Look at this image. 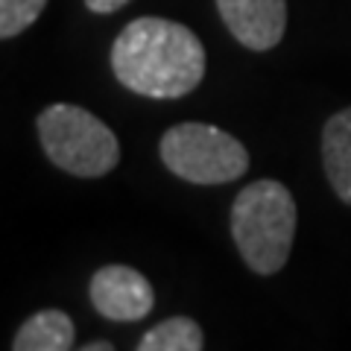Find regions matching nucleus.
<instances>
[{"label": "nucleus", "mask_w": 351, "mask_h": 351, "mask_svg": "<svg viewBox=\"0 0 351 351\" xmlns=\"http://www.w3.org/2000/svg\"><path fill=\"white\" fill-rule=\"evenodd\" d=\"M161 161L191 184H226L249 170V152L234 135L211 123H176L161 135Z\"/></svg>", "instance_id": "20e7f679"}, {"label": "nucleus", "mask_w": 351, "mask_h": 351, "mask_svg": "<svg viewBox=\"0 0 351 351\" xmlns=\"http://www.w3.org/2000/svg\"><path fill=\"white\" fill-rule=\"evenodd\" d=\"M228 32L255 53H267L284 38L287 0H217Z\"/></svg>", "instance_id": "423d86ee"}, {"label": "nucleus", "mask_w": 351, "mask_h": 351, "mask_svg": "<svg viewBox=\"0 0 351 351\" xmlns=\"http://www.w3.org/2000/svg\"><path fill=\"white\" fill-rule=\"evenodd\" d=\"M202 348H205L202 328L191 316H170L167 322L147 331L138 343V351H202Z\"/></svg>", "instance_id": "1a4fd4ad"}, {"label": "nucleus", "mask_w": 351, "mask_h": 351, "mask_svg": "<svg viewBox=\"0 0 351 351\" xmlns=\"http://www.w3.org/2000/svg\"><path fill=\"white\" fill-rule=\"evenodd\" d=\"M47 0H0V38H15L32 27Z\"/></svg>", "instance_id": "9d476101"}, {"label": "nucleus", "mask_w": 351, "mask_h": 351, "mask_svg": "<svg viewBox=\"0 0 351 351\" xmlns=\"http://www.w3.org/2000/svg\"><path fill=\"white\" fill-rule=\"evenodd\" d=\"M88 295L94 311L112 322H141L156 304L152 284L138 269L123 263H108L97 269L88 284Z\"/></svg>", "instance_id": "39448f33"}, {"label": "nucleus", "mask_w": 351, "mask_h": 351, "mask_svg": "<svg viewBox=\"0 0 351 351\" xmlns=\"http://www.w3.org/2000/svg\"><path fill=\"white\" fill-rule=\"evenodd\" d=\"M38 138L59 170L100 179L120 161L117 135L97 114L73 103H53L38 114Z\"/></svg>", "instance_id": "7ed1b4c3"}, {"label": "nucleus", "mask_w": 351, "mask_h": 351, "mask_svg": "<svg viewBox=\"0 0 351 351\" xmlns=\"http://www.w3.org/2000/svg\"><path fill=\"white\" fill-rule=\"evenodd\" d=\"M114 346L108 343V339H100V343H85L82 346V351H112Z\"/></svg>", "instance_id": "f8f14e48"}, {"label": "nucleus", "mask_w": 351, "mask_h": 351, "mask_svg": "<svg viewBox=\"0 0 351 351\" xmlns=\"http://www.w3.org/2000/svg\"><path fill=\"white\" fill-rule=\"evenodd\" d=\"M232 237L240 258L258 276H276L295 237V199L276 179L246 184L232 205Z\"/></svg>", "instance_id": "f03ea898"}, {"label": "nucleus", "mask_w": 351, "mask_h": 351, "mask_svg": "<svg viewBox=\"0 0 351 351\" xmlns=\"http://www.w3.org/2000/svg\"><path fill=\"white\" fill-rule=\"evenodd\" d=\"M129 0H85L88 12H97V15H112L117 9H123Z\"/></svg>", "instance_id": "9b49d317"}, {"label": "nucleus", "mask_w": 351, "mask_h": 351, "mask_svg": "<svg viewBox=\"0 0 351 351\" xmlns=\"http://www.w3.org/2000/svg\"><path fill=\"white\" fill-rule=\"evenodd\" d=\"M322 164L334 193L351 205V106L337 112L322 129Z\"/></svg>", "instance_id": "0eeeda50"}, {"label": "nucleus", "mask_w": 351, "mask_h": 351, "mask_svg": "<svg viewBox=\"0 0 351 351\" xmlns=\"http://www.w3.org/2000/svg\"><path fill=\"white\" fill-rule=\"evenodd\" d=\"M117 82L149 100H179L205 80L199 36L167 18H135L112 44Z\"/></svg>", "instance_id": "f257e3e1"}, {"label": "nucleus", "mask_w": 351, "mask_h": 351, "mask_svg": "<svg viewBox=\"0 0 351 351\" xmlns=\"http://www.w3.org/2000/svg\"><path fill=\"white\" fill-rule=\"evenodd\" d=\"M73 322L64 311H38L18 328L12 339L15 351H68L73 348Z\"/></svg>", "instance_id": "6e6552de"}]
</instances>
